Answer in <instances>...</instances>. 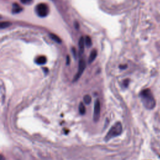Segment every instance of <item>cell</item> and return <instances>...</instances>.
Returning <instances> with one entry per match:
<instances>
[{"label":"cell","mask_w":160,"mask_h":160,"mask_svg":"<svg viewBox=\"0 0 160 160\" xmlns=\"http://www.w3.org/2000/svg\"><path fill=\"white\" fill-rule=\"evenodd\" d=\"M84 45H85V40H84V38L81 37L79 41V50L80 55H82L84 52Z\"/></svg>","instance_id":"obj_6"},{"label":"cell","mask_w":160,"mask_h":160,"mask_svg":"<svg viewBox=\"0 0 160 160\" xmlns=\"http://www.w3.org/2000/svg\"><path fill=\"white\" fill-rule=\"evenodd\" d=\"M142 103L144 106L148 109H152L156 106V102L153 94L150 89L143 90L140 93Z\"/></svg>","instance_id":"obj_1"},{"label":"cell","mask_w":160,"mask_h":160,"mask_svg":"<svg viewBox=\"0 0 160 160\" xmlns=\"http://www.w3.org/2000/svg\"><path fill=\"white\" fill-rule=\"evenodd\" d=\"M50 36H51V38L53 39L54 41H55L57 42V43H61V39H60V38H59L57 35H55V34H52L51 33V34H50Z\"/></svg>","instance_id":"obj_13"},{"label":"cell","mask_w":160,"mask_h":160,"mask_svg":"<svg viewBox=\"0 0 160 160\" xmlns=\"http://www.w3.org/2000/svg\"><path fill=\"white\" fill-rule=\"evenodd\" d=\"M84 40H85V45L87 47H90L92 45V41H91V39L90 38V37L86 36Z\"/></svg>","instance_id":"obj_12"},{"label":"cell","mask_w":160,"mask_h":160,"mask_svg":"<svg viewBox=\"0 0 160 160\" xmlns=\"http://www.w3.org/2000/svg\"><path fill=\"white\" fill-rule=\"evenodd\" d=\"M66 64L67 65H69L70 64V58L69 56H67L66 58Z\"/></svg>","instance_id":"obj_17"},{"label":"cell","mask_w":160,"mask_h":160,"mask_svg":"<svg viewBox=\"0 0 160 160\" xmlns=\"http://www.w3.org/2000/svg\"><path fill=\"white\" fill-rule=\"evenodd\" d=\"M22 9L23 8L21 7L18 3H14V4H13V8H12L13 13L14 14L19 13V12H21V11H22Z\"/></svg>","instance_id":"obj_8"},{"label":"cell","mask_w":160,"mask_h":160,"mask_svg":"<svg viewBox=\"0 0 160 160\" xmlns=\"http://www.w3.org/2000/svg\"><path fill=\"white\" fill-rule=\"evenodd\" d=\"M49 8L48 5L45 3H41L38 4L36 7V12L40 17H45L49 13Z\"/></svg>","instance_id":"obj_3"},{"label":"cell","mask_w":160,"mask_h":160,"mask_svg":"<svg viewBox=\"0 0 160 160\" xmlns=\"http://www.w3.org/2000/svg\"><path fill=\"white\" fill-rule=\"evenodd\" d=\"M0 160H5V158H4V156L2 154L1 155V158H0Z\"/></svg>","instance_id":"obj_20"},{"label":"cell","mask_w":160,"mask_h":160,"mask_svg":"<svg viewBox=\"0 0 160 160\" xmlns=\"http://www.w3.org/2000/svg\"><path fill=\"white\" fill-rule=\"evenodd\" d=\"M122 131H123V126H122L121 123L120 122H117L111 128L108 132L107 135L104 137V140L106 141H109L111 139L120 135Z\"/></svg>","instance_id":"obj_2"},{"label":"cell","mask_w":160,"mask_h":160,"mask_svg":"<svg viewBox=\"0 0 160 160\" xmlns=\"http://www.w3.org/2000/svg\"><path fill=\"white\" fill-rule=\"evenodd\" d=\"M72 51L73 52V55H74V56L76 57V51H75V50H74V48L72 49Z\"/></svg>","instance_id":"obj_19"},{"label":"cell","mask_w":160,"mask_h":160,"mask_svg":"<svg viewBox=\"0 0 160 160\" xmlns=\"http://www.w3.org/2000/svg\"><path fill=\"white\" fill-rule=\"evenodd\" d=\"M86 68V63L83 59H81L79 62V65H78V69L77 73L74 76V78H73V82L78 81L79 79L81 76L82 75L83 73L84 72V70Z\"/></svg>","instance_id":"obj_4"},{"label":"cell","mask_w":160,"mask_h":160,"mask_svg":"<svg viewBox=\"0 0 160 160\" xmlns=\"http://www.w3.org/2000/svg\"><path fill=\"white\" fill-rule=\"evenodd\" d=\"M10 25H11V23L9 22H2L1 23V24H0V26H1V29H3V28H6L9 26Z\"/></svg>","instance_id":"obj_14"},{"label":"cell","mask_w":160,"mask_h":160,"mask_svg":"<svg viewBox=\"0 0 160 160\" xmlns=\"http://www.w3.org/2000/svg\"><path fill=\"white\" fill-rule=\"evenodd\" d=\"M101 105L100 102L98 99H96L94 104V113H93V120L94 122H97L100 117Z\"/></svg>","instance_id":"obj_5"},{"label":"cell","mask_w":160,"mask_h":160,"mask_svg":"<svg viewBox=\"0 0 160 160\" xmlns=\"http://www.w3.org/2000/svg\"><path fill=\"white\" fill-rule=\"evenodd\" d=\"M83 101H84V103L86 104H90L91 102V96L89 95V94H86V95H84V98H83Z\"/></svg>","instance_id":"obj_11"},{"label":"cell","mask_w":160,"mask_h":160,"mask_svg":"<svg viewBox=\"0 0 160 160\" xmlns=\"http://www.w3.org/2000/svg\"><path fill=\"white\" fill-rule=\"evenodd\" d=\"M129 81H130V80H129L128 79H125V81H123V84H124V86H125V87H127V86H128V84H129Z\"/></svg>","instance_id":"obj_16"},{"label":"cell","mask_w":160,"mask_h":160,"mask_svg":"<svg viewBox=\"0 0 160 160\" xmlns=\"http://www.w3.org/2000/svg\"><path fill=\"white\" fill-rule=\"evenodd\" d=\"M33 0H21V2L24 4H29L31 3Z\"/></svg>","instance_id":"obj_15"},{"label":"cell","mask_w":160,"mask_h":160,"mask_svg":"<svg viewBox=\"0 0 160 160\" xmlns=\"http://www.w3.org/2000/svg\"><path fill=\"white\" fill-rule=\"evenodd\" d=\"M126 67H127L126 65H123V66L120 65V68H121V69H125V68H126Z\"/></svg>","instance_id":"obj_18"},{"label":"cell","mask_w":160,"mask_h":160,"mask_svg":"<svg viewBox=\"0 0 160 160\" xmlns=\"http://www.w3.org/2000/svg\"><path fill=\"white\" fill-rule=\"evenodd\" d=\"M35 62L38 65H44L46 63V58L45 56H40L36 58Z\"/></svg>","instance_id":"obj_7"},{"label":"cell","mask_w":160,"mask_h":160,"mask_svg":"<svg viewBox=\"0 0 160 160\" xmlns=\"http://www.w3.org/2000/svg\"><path fill=\"white\" fill-rule=\"evenodd\" d=\"M96 56H97V51L96 50H93L90 54V56L89 57V60H88V63H91L93 61L95 60Z\"/></svg>","instance_id":"obj_9"},{"label":"cell","mask_w":160,"mask_h":160,"mask_svg":"<svg viewBox=\"0 0 160 160\" xmlns=\"http://www.w3.org/2000/svg\"><path fill=\"white\" fill-rule=\"evenodd\" d=\"M78 109H79V113L80 115H83L85 114L86 113V108H85V106L83 103H80L79 104V108H78Z\"/></svg>","instance_id":"obj_10"}]
</instances>
